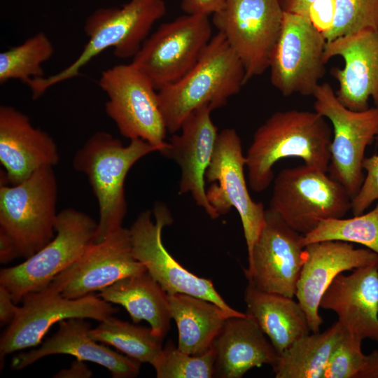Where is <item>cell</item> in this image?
<instances>
[{
	"label": "cell",
	"instance_id": "cell-1",
	"mask_svg": "<svg viewBox=\"0 0 378 378\" xmlns=\"http://www.w3.org/2000/svg\"><path fill=\"white\" fill-rule=\"evenodd\" d=\"M332 137L326 118L315 111L274 113L256 130L245 155L250 188L266 190L274 178V164L286 158L328 172Z\"/></svg>",
	"mask_w": 378,
	"mask_h": 378
},
{
	"label": "cell",
	"instance_id": "cell-2",
	"mask_svg": "<svg viewBox=\"0 0 378 378\" xmlns=\"http://www.w3.org/2000/svg\"><path fill=\"white\" fill-rule=\"evenodd\" d=\"M57 184L53 167L22 182L0 184V262L28 258L55 234Z\"/></svg>",
	"mask_w": 378,
	"mask_h": 378
},
{
	"label": "cell",
	"instance_id": "cell-3",
	"mask_svg": "<svg viewBox=\"0 0 378 378\" xmlns=\"http://www.w3.org/2000/svg\"><path fill=\"white\" fill-rule=\"evenodd\" d=\"M245 84L240 59L218 32L190 71L157 90L167 132L179 131L186 117L202 106L208 105L213 110L224 106Z\"/></svg>",
	"mask_w": 378,
	"mask_h": 378
},
{
	"label": "cell",
	"instance_id": "cell-4",
	"mask_svg": "<svg viewBox=\"0 0 378 378\" xmlns=\"http://www.w3.org/2000/svg\"><path fill=\"white\" fill-rule=\"evenodd\" d=\"M166 11L163 0H130L121 7L97 9L85 20L88 42L78 57L59 72L30 81L32 98L36 99L50 87L78 76L82 68L108 48H113L118 58H133Z\"/></svg>",
	"mask_w": 378,
	"mask_h": 378
},
{
	"label": "cell",
	"instance_id": "cell-5",
	"mask_svg": "<svg viewBox=\"0 0 378 378\" xmlns=\"http://www.w3.org/2000/svg\"><path fill=\"white\" fill-rule=\"evenodd\" d=\"M155 151L159 152L158 148L143 139H133L124 146L110 133L99 131L74 155L73 167L86 176L98 204L99 217L94 243L122 227L127 211L126 176L136 162Z\"/></svg>",
	"mask_w": 378,
	"mask_h": 378
},
{
	"label": "cell",
	"instance_id": "cell-6",
	"mask_svg": "<svg viewBox=\"0 0 378 378\" xmlns=\"http://www.w3.org/2000/svg\"><path fill=\"white\" fill-rule=\"evenodd\" d=\"M273 183L269 209L302 235L351 210V197L344 186L319 169L304 164L285 168Z\"/></svg>",
	"mask_w": 378,
	"mask_h": 378
},
{
	"label": "cell",
	"instance_id": "cell-7",
	"mask_svg": "<svg viewBox=\"0 0 378 378\" xmlns=\"http://www.w3.org/2000/svg\"><path fill=\"white\" fill-rule=\"evenodd\" d=\"M99 85L108 97L106 113L120 134L130 140L143 139L165 155L167 130L151 80L131 62L103 71Z\"/></svg>",
	"mask_w": 378,
	"mask_h": 378
},
{
	"label": "cell",
	"instance_id": "cell-8",
	"mask_svg": "<svg viewBox=\"0 0 378 378\" xmlns=\"http://www.w3.org/2000/svg\"><path fill=\"white\" fill-rule=\"evenodd\" d=\"M97 223L85 213L67 208L57 213L52 239L17 265L2 268L0 286L17 304L28 293L41 290L76 260L93 243Z\"/></svg>",
	"mask_w": 378,
	"mask_h": 378
},
{
	"label": "cell",
	"instance_id": "cell-9",
	"mask_svg": "<svg viewBox=\"0 0 378 378\" xmlns=\"http://www.w3.org/2000/svg\"><path fill=\"white\" fill-rule=\"evenodd\" d=\"M284 18L279 0H225L212 23L240 59L245 83L270 68Z\"/></svg>",
	"mask_w": 378,
	"mask_h": 378
},
{
	"label": "cell",
	"instance_id": "cell-10",
	"mask_svg": "<svg viewBox=\"0 0 378 378\" xmlns=\"http://www.w3.org/2000/svg\"><path fill=\"white\" fill-rule=\"evenodd\" d=\"M313 96L314 111L332 125L330 176L344 186L351 199L364 180L366 148L378 136V106L354 111L344 106L328 83L320 84Z\"/></svg>",
	"mask_w": 378,
	"mask_h": 378
},
{
	"label": "cell",
	"instance_id": "cell-11",
	"mask_svg": "<svg viewBox=\"0 0 378 378\" xmlns=\"http://www.w3.org/2000/svg\"><path fill=\"white\" fill-rule=\"evenodd\" d=\"M212 37L208 15L185 14L148 36L132 62L158 90L190 71Z\"/></svg>",
	"mask_w": 378,
	"mask_h": 378
},
{
	"label": "cell",
	"instance_id": "cell-12",
	"mask_svg": "<svg viewBox=\"0 0 378 378\" xmlns=\"http://www.w3.org/2000/svg\"><path fill=\"white\" fill-rule=\"evenodd\" d=\"M241 139L233 128L218 132L214 153L205 174L211 183L206 190L209 202L220 216L234 208L240 217L248 255L252 251L265 224V211L248 190Z\"/></svg>",
	"mask_w": 378,
	"mask_h": 378
},
{
	"label": "cell",
	"instance_id": "cell-13",
	"mask_svg": "<svg viewBox=\"0 0 378 378\" xmlns=\"http://www.w3.org/2000/svg\"><path fill=\"white\" fill-rule=\"evenodd\" d=\"M152 211L141 212L130 230L133 254L168 294L184 293L209 300L222 309L237 312L218 293L211 279L202 278L183 267L166 249L162 239L164 227L173 222L162 203Z\"/></svg>",
	"mask_w": 378,
	"mask_h": 378
},
{
	"label": "cell",
	"instance_id": "cell-14",
	"mask_svg": "<svg viewBox=\"0 0 378 378\" xmlns=\"http://www.w3.org/2000/svg\"><path fill=\"white\" fill-rule=\"evenodd\" d=\"M15 319L0 339L1 359L6 355L38 345L55 323L71 318L102 321L118 312L111 304L90 294L71 299L47 286L27 294Z\"/></svg>",
	"mask_w": 378,
	"mask_h": 378
},
{
	"label": "cell",
	"instance_id": "cell-15",
	"mask_svg": "<svg viewBox=\"0 0 378 378\" xmlns=\"http://www.w3.org/2000/svg\"><path fill=\"white\" fill-rule=\"evenodd\" d=\"M326 40L305 16L284 11L270 80L284 96L313 95L326 72Z\"/></svg>",
	"mask_w": 378,
	"mask_h": 378
},
{
	"label": "cell",
	"instance_id": "cell-16",
	"mask_svg": "<svg viewBox=\"0 0 378 378\" xmlns=\"http://www.w3.org/2000/svg\"><path fill=\"white\" fill-rule=\"evenodd\" d=\"M302 237L266 209L265 224L244 270L248 283L265 292L295 297L304 258Z\"/></svg>",
	"mask_w": 378,
	"mask_h": 378
},
{
	"label": "cell",
	"instance_id": "cell-17",
	"mask_svg": "<svg viewBox=\"0 0 378 378\" xmlns=\"http://www.w3.org/2000/svg\"><path fill=\"white\" fill-rule=\"evenodd\" d=\"M132 251L130 230L122 227L103 241L92 243L48 286L75 299L100 291L118 280L146 271Z\"/></svg>",
	"mask_w": 378,
	"mask_h": 378
},
{
	"label": "cell",
	"instance_id": "cell-18",
	"mask_svg": "<svg viewBox=\"0 0 378 378\" xmlns=\"http://www.w3.org/2000/svg\"><path fill=\"white\" fill-rule=\"evenodd\" d=\"M304 254L295 297L306 314L311 331L316 332L323 322L319 314L321 300L335 277L378 262V254L337 240L309 244L304 246Z\"/></svg>",
	"mask_w": 378,
	"mask_h": 378
},
{
	"label": "cell",
	"instance_id": "cell-19",
	"mask_svg": "<svg viewBox=\"0 0 378 378\" xmlns=\"http://www.w3.org/2000/svg\"><path fill=\"white\" fill-rule=\"evenodd\" d=\"M335 56L344 62L342 68L335 67L332 75L337 80L335 92L346 108L363 111L372 99L378 106V29L365 30L327 41L324 59Z\"/></svg>",
	"mask_w": 378,
	"mask_h": 378
},
{
	"label": "cell",
	"instance_id": "cell-20",
	"mask_svg": "<svg viewBox=\"0 0 378 378\" xmlns=\"http://www.w3.org/2000/svg\"><path fill=\"white\" fill-rule=\"evenodd\" d=\"M212 111L204 105L190 113L181 126V133H174L170 138L164 155L173 159L181 169L178 193H190L195 203L215 219L219 216L209 202L204 186L218 134L211 117Z\"/></svg>",
	"mask_w": 378,
	"mask_h": 378
},
{
	"label": "cell",
	"instance_id": "cell-21",
	"mask_svg": "<svg viewBox=\"0 0 378 378\" xmlns=\"http://www.w3.org/2000/svg\"><path fill=\"white\" fill-rule=\"evenodd\" d=\"M59 162L56 143L46 132L33 126L27 115L13 106L0 107L1 183L15 185L38 169Z\"/></svg>",
	"mask_w": 378,
	"mask_h": 378
},
{
	"label": "cell",
	"instance_id": "cell-22",
	"mask_svg": "<svg viewBox=\"0 0 378 378\" xmlns=\"http://www.w3.org/2000/svg\"><path fill=\"white\" fill-rule=\"evenodd\" d=\"M320 307L334 312L346 330L378 344V262L337 275Z\"/></svg>",
	"mask_w": 378,
	"mask_h": 378
},
{
	"label": "cell",
	"instance_id": "cell-23",
	"mask_svg": "<svg viewBox=\"0 0 378 378\" xmlns=\"http://www.w3.org/2000/svg\"><path fill=\"white\" fill-rule=\"evenodd\" d=\"M90 322L85 318H71L59 322L57 331L36 349L17 354L11 366L22 370L39 359L52 354H69L106 368L113 378L138 376L141 364L127 356L98 344L89 335Z\"/></svg>",
	"mask_w": 378,
	"mask_h": 378
},
{
	"label": "cell",
	"instance_id": "cell-24",
	"mask_svg": "<svg viewBox=\"0 0 378 378\" xmlns=\"http://www.w3.org/2000/svg\"><path fill=\"white\" fill-rule=\"evenodd\" d=\"M215 353L214 374L218 378H241L263 365L273 367L279 354L248 314L227 318L211 345Z\"/></svg>",
	"mask_w": 378,
	"mask_h": 378
},
{
	"label": "cell",
	"instance_id": "cell-25",
	"mask_svg": "<svg viewBox=\"0 0 378 378\" xmlns=\"http://www.w3.org/2000/svg\"><path fill=\"white\" fill-rule=\"evenodd\" d=\"M244 299L250 316L279 354L311 330L300 303L282 295L261 290L248 283Z\"/></svg>",
	"mask_w": 378,
	"mask_h": 378
},
{
	"label": "cell",
	"instance_id": "cell-26",
	"mask_svg": "<svg viewBox=\"0 0 378 378\" xmlns=\"http://www.w3.org/2000/svg\"><path fill=\"white\" fill-rule=\"evenodd\" d=\"M171 318L178 328V348L190 355H200L209 350L225 320L246 313L231 312L215 303L193 295H168Z\"/></svg>",
	"mask_w": 378,
	"mask_h": 378
},
{
	"label": "cell",
	"instance_id": "cell-27",
	"mask_svg": "<svg viewBox=\"0 0 378 378\" xmlns=\"http://www.w3.org/2000/svg\"><path fill=\"white\" fill-rule=\"evenodd\" d=\"M99 296L122 306L134 323L147 321L157 336L164 339L167 334L172 319L167 293L147 270L118 280Z\"/></svg>",
	"mask_w": 378,
	"mask_h": 378
},
{
	"label": "cell",
	"instance_id": "cell-28",
	"mask_svg": "<svg viewBox=\"0 0 378 378\" xmlns=\"http://www.w3.org/2000/svg\"><path fill=\"white\" fill-rule=\"evenodd\" d=\"M344 329L337 321L323 332L295 340L279 354L272 367L276 378H323L328 360Z\"/></svg>",
	"mask_w": 378,
	"mask_h": 378
},
{
	"label": "cell",
	"instance_id": "cell-29",
	"mask_svg": "<svg viewBox=\"0 0 378 378\" xmlns=\"http://www.w3.org/2000/svg\"><path fill=\"white\" fill-rule=\"evenodd\" d=\"M90 337L96 342L112 346L140 363L151 364L162 348L163 338L150 328L124 321L113 315L91 328Z\"/></svg>",
	"mask_w": 378,
	"mask_h": 378
},
{
	"label": "cell",
	"instance_id": "cell-30",
	"mask_svg": "<svg viewBox=\"0 0 378 378\" xmlns=\"http://www.w3.org/2000/svg\"><path fill=\"white\" fill-rule=\"evenodd\" d=\"M54 54V47L46 34L38 32L21 44L0 53V83L18 79L28 84L44 77L42 64Z\"/></svg>",
	"mask_w": 378,
	"mask_h": 378
},
{
	"label": "cell",
	"instance_id": "cell-31",
	"mask_svg": "<svg viewBox=\"0 0 378 378\" xmlns=\"http://www.w3.org/2000/svg\"><path fill=\"white\" fill-rule=\"evenodd\" d=\"M337 240L363 245L378 254V202L365 214L350 218H332L321 221L303 235L304 246L318 241Z\"/></svg>",
	"mask_w": 378,
	"mask_h": 378
},
{
	"label": "cell",
	"instance_id": "cell-32",
	"mask_svg": "<svg viewBox=\"0 0 378 378\" xmlns=\"http://www.w3.org/2000/svg\"><path fill=\"white\" fill-rule=\"evenodd\" d=\"M214 363L212 346L204 354L195 356L181 351L169 340L150 365L158 378H211Z\"/></svg>",
	"mask_w": 378,
	"mask_h": 378
},
{
	"label": "cell",
	"instance_id": "cell-33",
	"mask_svg": "<svg viewBox=\"0 0 378 378\" xmlns=\"http://www.w3.org/2000/svg\"><path fill=\"white\" fill-rule=\"evenodd\" d=\"M378 29V0H335L332 27L326 41L365 30Z\"/></svg>",
	"mask_w": 378,
	"mask_h": 378
},
{
	"label": "cell",
	"instance_id": "cell-34",
	"mask_svg": "<svg viewBox=\"0 0 378 378\" xmlns=\"http://www.w3.org/2000/svg\"><path fill=\"white\" fill-rule=\"evenodd\" d=\"M363 340L344 329L328 360L323 378H356L363 358Z\"/></svg>",
	"mask_w": 378,
	"mask_h": 378
},
{
	"label": "cell",
	"instance_id": "cell-35",
	"mask_svg": "<svg viewBox=\"0 0 378 378\" xmlns=\"http://www.w3.org/2000/svg\"><path fill=\"white\" fill-rule=\"evenodd\" d=\"M362 166L366 175L358 192L351 199V210L354 216L363 214L378 200V154L365 158Z\"/></svg>",
	"mask_w": 378,
	"mask_h": 378
},
{
	"label": "cell",
	"instance_id": "cell-36",
	"mask_svg": "<svg viewBox=\"0 0 378 378\" xmlns=\"http://www.w3.org/2000/svg\"><path fill=\"white\" fill-rule=\"evenodd\" d=\"M335 16V0H315L309 9V19L321 33L332 27Z\"/></svg>",
	"mask_w": 378,
	"mask_h": 378
},
{
	"label": "cell",
	"instance_id": "cell-37",
	"mask_svg": "<svg viewBox=\"0 0 378 378\" xmlns=\"http://www.w3.org/2000/svg\"><path fill=\"white\" fill-rule=\"evenodd\" d=\"M186 14L209 15L220 10L225 0H179Z\"/></svg>",
	"mask_w": 378,
	"mask_h": 378
},
{
	"label": "cell",
	"instance_id": "cell-38",
	"mask_svg": "<svg viewBox=\"0 0 378 378\" xmlns=\"http://www.w3.org/2000/svg\"><path fill=\"white\" fill-rule=\"evenodd\" d=\"M20 307L12 298L11 295L4 286H0V323L1 326H8L15 319Z\"/></svg>",
	"mask_w": 378,
	"mask_h": 378
},
{
	"label": "cell",
	"instance_id": "cell-39",
	"mask_svg": "<svg viewBox=\"0 0 378 378\" xmlns=\"http://www.w3.org/2000/svg\"><path fill=\"white\" fill-rule=\"evenodd\" d=\"M92 376V372L85 364L84 360L76 359L71 366L57 372L53 377L55 378H89Z\"/></svg>",
	"mask_w": 378,
	"mask_h": 378
},
{
	"label": "cell",
	"instance_id": "cell-40",
	"mask_svg": "<svg viewBox=\"0 0 378 378\" xmlns=\"http://www.w3.org/2000/svg\"><path fill=\"white\" fill-rule=\"evenodd\" d=\"M356 378H378V349L364 355Z\"/></svg>",
	"mask_w": 378,
	"mask_h": 378
},
{
	"label": "cell",
	"instance_id": "cell-41",
	"mask_svg": "<svg viewBox=\"0 0 378 378\" xmlns=\"http://www.w3.org/2000/svg\"><path fill=\"white\" fill-rule=\"evenodd\" d=\"M315 0H279L284 12L300 15L309 18V9Z\"/></svg>",
	"mask_w": 378,
	"mask_h": 378
}]
</instances>
